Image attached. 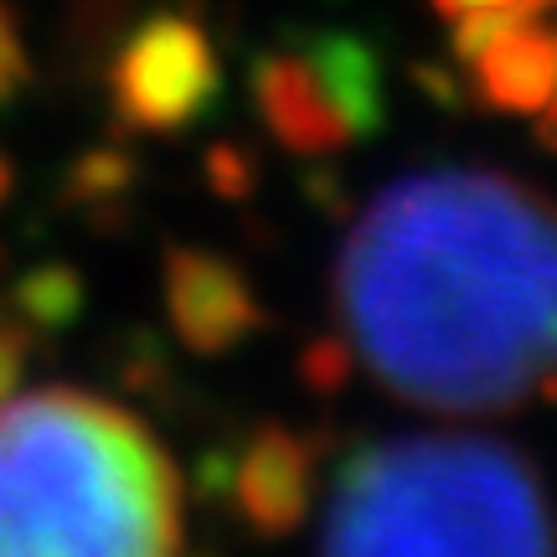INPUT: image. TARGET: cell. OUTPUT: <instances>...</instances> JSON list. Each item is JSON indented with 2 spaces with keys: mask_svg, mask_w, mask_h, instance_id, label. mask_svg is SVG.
Returning a JSON list of instances; mask_svg holds the SVG:
<instances>
[{
  "mask_svg": "<svg viewBox=\"0 0 557 557\" xmlns=\"http://www.w3.org/2000/svg\"><path fill=\"white\" fill-rule=\"evenodd\" d=\"M336 305L357 361L413 408L557 403V201L480 165L393 181L341 248Z\"/></svg>",
  "mask_w": 557,
  "mask_h": 557,
  "instance_id": "6da1fadb",
  "label": "cell"
},
{
  "mask_svg": "<svg viewBox=\"0 0 557 557\" xmlns=\"http://www.w3.org/2000/svg\"><path fill=\"white\" fill-rule=\"evenodd\" d=\"M181 542L176 465L135 413L67 387L0 403V553L156 557Z\"/></svg>",
  "mask_w": 557,
  "mask_h": 557,
  "instance_id": "7a4b0ae2",
  "label": "cell"
},
{
  "mask_svg": "<svg viewBox=\"0 0 557 557\" xmlns=\"http://www.w3.org/2000/svg\"><path fill=\"white\" fill-rule=\"evenodd\" d=\"M325 553H553L547 480L517 444L413 434L346 455L320 527Z\"/></svg>",
  "mask_w": 557,
  "mask_h": 557,
  "instance_id": "3957f363",
  "label": "cell"
},
{
  "mask_svg": "<svg viewBox=\"0 0 557 557\" xmlns=\"http://www.w3.org/2000/svg\"><path fill=\"white\" fill-rule=\"evenodd\" d=\"M218 52L201 21H191L186 11L139 21L109 67L114 114L139 135H171L197 124L218 103Z\"/></svg>",
  "mask_w": 557,
  "mask_h": 557,
  "instance_id": "277c9868",
  "label": "cell"
},
{
  "mask_svg": "<svg viewBox=\"0 0 557 557\" xmlns=\"http://www.w3.org/2000/svg\"><path fill=\"white\" fill-rule=\"evenodd\" d=\"M320 459H325V438H305L284 423H263L243 438L233 459H212V480L201 475V485L233 500L248 532L289 537L310 517Z\"/></svg>",
  "mask_w": 557,
  "mask_h": 557,
  "instance_id": "5b68a950",
  "label": "cell"
},
{
  "mask_svg": "<svg viewBox=\"0 0 557 557\" xmlns=\"http://www.w3.org/2000/svg\"><path fill=\"white\" fill-rule=\"evenodd\" d=\"M160 295L176 341L197 357H227L263 331V305L248 274L207 248H165Z\"/></svg>",
  "mask_w": 557,
  "mask_h": 557,
  "instance_id": "8992f818",
  "label": "cell"
},
{
  "mask_svg": "<svg viewBox=\"0 0 557 557\" xmlns=\"http://www.w3.org/2000/svg\"><path fill=\"white\" fill-rule=\"evenodd\" d=\"M248 83H253V109H259L263 129H269L274 145H284L289 156L325 160L357 139L346 109L336 103L331 83L320 78L315 58L305 52L299 37L284 41V47L259 52Z\"/></svg>",
  "mask_w": 557,
  "mask_h": 557,
  "instance_id": "52a82bcc",
  "label": "cell"
},
{
  "mask_svg": "<svg viewBox=\"0 0 557 557\" xmlns=\"http://www.w3.org/2000/svg\"><path fill=\"white\" fill-rule=\"evenodd\" d=\"M470 88L485 109L500 114H537L557 94V32H542L537 16L517 21L491 47L465 62Z\"/></svg>",
  "mask_w": 557,
  "mask_h": 557,
  "instance_id": "ba28073f",
  "label": "cell"
},
{
  "mask_svg": "<svg viewBox=\"0 0 557 557\" xmlns=\"http://www.w3.org/2000/svg\"><path fill=\"white\" fill-rule=\"evenodd\" d=\"M299 41L315 58L320 78L331 83V94L346 109L357 139L382 129L387 124V94H382V62L372 52V41L351 37V32H310V37H299Z\"/></svg>",
  "mask_w": 557,
  "mask_h": 557,
  "instance_id": "9c48e42d",
  "label": "cell"
},
{
  "mask_svg": "<svg viewBox=\"0 0 557 557\" xmlns=\"http://www.w3.org/2000/svg\"><path fill=\"white\" fill-rule=\"evenodd\" d=\"M135 181H139L135 150H124V145H94V150H83V156L67 165L62 197L73 201V207H83L88 218L114 222L124 197L135 191Z\"/></svg>",
  "mask_w": 557,
  "mask_h": 557,
  "instance_id": "30bf717a",
  "label": "cell"
},
{
  "mask_svg": "<svg viewBox=\"0 0 557 557\" xmlns=\"http://www.w3.org/2000/svg\"><path fill=\"white\" fill-rule=\"evenodd\" d=\"M83 278L67 269V263H47V269H32V274L16 284V295H11V315L26 320L32 331H62V325H73L83 315Z\"/></svg>",
  "mask_w": 557,
  "mask_h": 557,
  "instance_id": "8fae6325",
  "label": "cell"
},
{
  "mask_svg": "<svg viewBox=\"0 0 557 557\" xmlns=\"http://www.w3.org/2000/svg\"><path fill=\"white\" fill-rule=\"evenodd\" d=\"M357 377V351H351V341L341 336H315L305 351H299V382L320 393V398H336L346 393V382Z\"/></svg>",
  "mask_w": 557,
  "mask_h": 557,
  "instance_id": "7c38bea8",
  "label": "cell"
},
{
  "mask_svg": "<svg viewBox=\"0 0 557 557\" xmlns=\"http://www.w3.org/2000/svg\"><path fill=\"white\" fill-rule=\"evenodd\" d=\"M201 176H207V186H212L222 201H248L253 186H259V160H253V150H243L233 139H218V145H207V156H201Z\"/></svg>",
  "mask_w": 557,
  "mask_h": 557,
  "instance_id": "4fadbf2b",
  "label": "cell"
},
{
  "mask_svg": "<svg viewBox=\"0 0 557 557\" xmlns=\"http://www.w3.org/2000/svg\"><path fill=\"white\" fill-rule=\"evenodd\" d=\"M32 351H37V331H32L26 320H16L11 310H5V315H0V403H5L21 387Z\"/></svg>",
  "mask_w": 557,
  "mask_h": 557,
  "instance_id": "5bb4252c",
  "label": "cell"
},
{
  "mask_svg": "<svg viewBox=\"0 0 557 557\" xmlns=\"http://www.w3.org/2000/svg\"><path fill=\"white\" fill-rule=\"evenodd\" d=\"M26 83H32V52L21 41L16 11L0 0V103H11Z\"/></svg>",
  "mask_w": 557,
  "mask_h": 557,
  "instance_id": "9a60e30c",
  "label": "cell"
},
{
  "mask_svg": "<svg viewBox=\"0 0 557 557\" xmlns=\"http://www.w3.org/2000/svg\"><path fill=\"white\" fill-rule=\"evenodd\" d=\"M547 0H434V11L444 21L470 16V11H521V16H537Z\"/></svg>",
  "mask_w": 557,
  "mask_h": 557,
  "instance_id": "2e32d148",
  "label": "cell"
},
{
  "mask_svg": "<svg viewBox=\"0 0 557 557\" xmlns=\"http://www.w3.org/2000/svg\"><path fill=\"white\" fill-rule=\"evenodd\" d=\"M532 124H537V145H547V150H557V94L547 103H542L537 114H532Z\"/></svg>",
  "mask_w": 557,
  "mask_h": 557,
  "instance_id": "e0dca14e",
  "label": "cell"
},
{
  "mask_svg": "<svg viewBox=\"0 0 557 557\" xmlns=\"http://www.w3.org/2000/svg\"><path fill=\"white\" fill-rule=\"evenodd\" d=\"M11 191H16V165H11V160L0 156V201L11 197Z\"/></svg>",
  "mask_w": 557,
  "mask_h": 557,
  "instance_id": "ac0fdd59",
  "label": "cell"
},
{
  "mask_svg": "<svg viewBox=\"0 0 557 557\" xmlns=\"http://www.w3.org/2000/svg\"><path fill=\"white\" fill-rule=\"evenodd\" d=\"M547 5H557V0H547Z\"/></svg>",
  "mask_w": 557,
  "mask_h": 557,
  "instance_id": "d6986e66",
  "label": "cell"
}]
</instances>
